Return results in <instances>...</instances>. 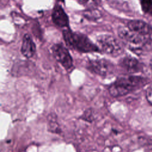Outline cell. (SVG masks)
Returning a JSON list of instances; mask_svg holds the SVG:
<instances>
[{
	"instance_id": "cell-16",
	"label": "cell",
	"mask_w": 152,
	"mask_h": 152,
	"mask_svg": "<svg viewBox=\"0 0 152 152\" xmlns=\"http://www.w3.org/2000/svg\"><path fill=\"white\" fill-rule=\"evenodd\" d=\"M80 4L82 5L88 6V7H92L97 4L98 0H77Z\"/></svg>"
},
{
	"instance_id": "cell-5",
	"label": "cell",
	"mask_w": 152,
	"mask_h": 152,
	"mask_svg": "<svg viewBox=\"0 0 152 152\" xmlns=\"http://www.w3.org/2000/svg\"><path fill=\"white\" fill-rule=\"evenodd\" d=\"M87 68L91 72L101 77H107L113 73L112 64L105 59L90 60L87 64Z\"/></svg>"
},
{
	"instance_id": "cell-8",
	"label": "cell",
	"mask_w": 152,
	"mask_h": 152,
	"mask_svg": "<svg viewBox=\"0 0 152 152\" xmlns=\"http://www.w3.org/2000/svg\"><path fill=\"white\" fill-rule=\"evenodd\" d=\"M52 17L53 22L59 27H64L68 25V17L63 8L59 5H56L54 7Z\"/></svg>"
},
{
	"instance_id": "cell-4",
	"label": "cell",
	"mask_w": 152,
	"mask_h": 152,
	"mask_svg": "<svg viewBox=\"0 0 152 152\" xmlns=\"http://www.w3.org/2000/svg\"><path fill=\"white\" fill-rule=\"evenodd\" d=\"M97 42L100 50L112 56H119L124 51L121 43L111 35L104 34L100 36L97 39Z\"/></svg>"
},
{
	"instance_id": "cell-11",
	"label": "cell",
	"mask_w": 152,
	"mask_h": 152,
	"mask_svg": "<svg viewBox=\"0 0 152 152\" xmlns=\"http://www.w3.org/2000/svg\"><path fill=\"white\" fill-rule=\"evenodd\" d=\"M48 129L49 131L55 134H59L61 132L59 125L57 122V117L53 113H50L48 116Z\"/></svg>"
},
{
	"instance_id": "cell-9",
	"label": "cell",
	"mask_w": 152,
	"mask_h": 152,
	"mask_svg": "<svg viewBox=\"0 0 152 152\" xmlns=\"http://www.w3.org/2000/svg\"><path fill=\"white\" fill-rule=\"evenodd\" d=\"M120 66L129 73H135L141 69V64L139 61L131 56H126L119 62Z\"/></svg>"
},
{
	"instance_id": "cell-1",
	"label": "cell",
	"mask_w": 152,
	"mask_h": 152,
	"mask_svg": "<svg viewBox=\"0 0 152 152\" xmlns=\"http://www.w3.org/2000/svg\"><path fill=\"white\" fill-rule=\"evenodd\" d=\"M63 36L67 46L79 52L87 53L100 51L99 47L83 34L65 30L63 31Z\"/></svg>"
},
{
	"instance_id": "cell-12",
	"label": "cell",
	"mask_w": 152,
	"mask_h": 152,
	"mask_svg": "<svg viewBox=\"0 0 152 152\" xmlns=\"http://www.w3.org/2000/svg\"><path fill=\"white\" fill-rule=\"evenodd\" d=\"M141 6L144 13L152 16V0H141Z\"/></svg>"
},
{
	"instance_id": "cell-10",
	"label": "cell",
	"mask_w": 152,
	"mask_h": 152,
	"mask_svg": "<svg viewBox=\"0 0 152 152\" xmlns=\"http://www.w3.org/2000/svg\"><path fill=\"white\" fill-rule=\"evenodd\" d=\"M21 53L27 58H31L36 52V46L29 34H25L21 48Z\"/></svg>"
},
{
	"instance_id": "cell-7",
	"label": "cell",
	"mask_w": 152,
	"mask_h": 152,
	"mask_svg": "<svg viewBox=\"0 0 152 152\" xmlns=\"http://www.w3.org/2000/svg\"><path fill=\"white\" fill-rule=\"evenodd\" d=\"M126 26L131 30L141 35L150 37L152 35V27L146 22L140 20L129 21Z\"/></svg>"
},
{
	"instance_id": "cell-14",
	"label": "cell",
	"mask_w": 152,
	"mask_h": 152,
	"mask_svg": "<svg viewBox=\"0 0 152 152\" xmlns=\"http://www.w3.org/2000/svg\"><path fill=\"white\" fill-rule=\"evenodd\" d=\"M85 16L90 19L96 20L100 17V14L96 10H88L85 12Z\"/></svg>"
},
{
	"instance_id": "cell-15",
	"label": "cell",
	"mask_w": 152,
	"mask_h": 152,
	"mask_svg": "<svg viewBox=\"0 0 152 152\" xmlns=\"http://www.w3.org/2000/svg\"><path fill=\"white\" fill-rule=\"evenodd\" d=\"M145 97L148 102L152 106V84L149 86L146 89Z\"/></svg>"
},
{
	"instance_id": "cell-17",
	"label": "cell",
	"mask_w": 152,
	"mask_h": 152,
	"mask_svg": "<svg viewBox=\"0 0 152 152\" xmlns=\"http://www.w3.org/2000/svg\"><path fill=\"white\" fill-rule=\"evenodd\" d=\"M151 72H152V64H151Z\"/></svg>"
},
{
	"instance_id": "cell-3",
	"label": "cell",
	"mask_w": 152,
	"mask_h": 152,
	"mask_svg": "<svg viewBox=\"0 0 152 152\" xmlns=\"http://www.w3.org/2000/svg\"><path fill=\"white\" fill-rule=\"evenodd\" d=\"M118 35L132 50H140L150 39V37L136 33L126 26L118 28Z\"/></svg>"
},
{
	"instance_id": "cell-13",
	"label": "cell",
	"mask_w": 152,
	"mask_h": 152,
	"mask_svg": "<svg viewBox=\"0 0 152 152\" xmlns=\"http://www.w3.org/2000/svg\"><path fill=\"white\" fill-rule=\"evenodd\" d=\"M81 118L87 122H91L94 120L93 112L91 109L86 110L81 116Z\"/></svg>"
},
{
	"instance_id": "cell-2",
	"label": "cell",
	"mask_w": 152,
	"mask_h": 152,
	"mask_svg": "<svg viewBox=\"0 0 152 152\" xmlns=\"http://www.w3.org/2000/svg\"><path fill=\"white\" fill-rule=\"evenodd\" d=\"M144 83L143 78L137 76L120 77L110 85L108 90L112 97H121L134 91Z\"/></svg>"
},
{
	"instance_id": "cell-6",
	"label": "cell",
	"mask_w": 152,
	"mask_h": 152,
	"mask_svg": "<svg viewBox=\"0 0 152 152\" xmlns=\"http://www.w3.org/2000/svg\"><path fill=\"white\" fill-rule=\"evenodd\" d=\"M52 54L56 60L59 62L66 70L71 69L73 66V62L66 48L61 43L56 44L52 48Z\"/></svg>"
}]
</instances>
